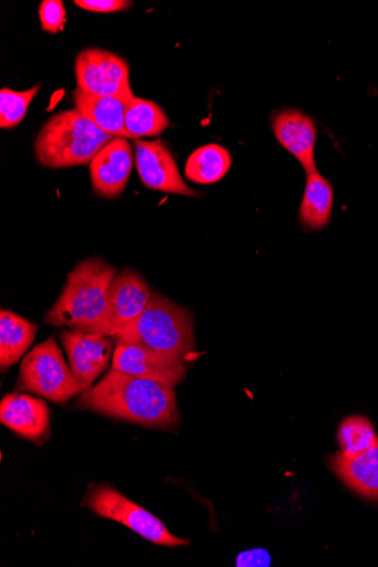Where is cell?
<instances>
[{"label":"cell","mask_w":378,"mask_h":567,"mask_svg":"<svg viewBox=\"0 0 378 567\" xmlns=\"http://www.w3.org/2000/svg\"><path fill=\"white\" fill-rule=\"evenodd\" d=\"M74 4L80 9L94 13H115L127 11L132 2L125 0H75Z\"/></svg>","instance_id":"obj_24"},{"label":"cell","mask_w":378,"mask_h":567,"mask_svg":"<svg viewBox=\"0 0 378 567\" xmlns=\"http://www.w3.org/2000/svg\"><path fill=\"white\" fill-rule=\"evenodd\" d=\"M75 73L78 87L89 94L125 101L134 97L129 64L111 51L98 48L83 50L76 59Z\"/></svg>","instance_id":"obj_7"},{"label":"cell","mask_w":378,"mask_h":567,"mask_svg":"<svg viewBox=\"0 0 378 567\" xmlns=\"http://www.w3.org/2000/svg\"><path fill=\"white\" fill-rule=\"evenodd\" d=\"M333 468L353 491L378 501V442L354 456L337 454L333 458Z\"/></svg>","instance_id":"obj_16"},{"label":"cell","mask_w":378,"mask_h":567,"mask_svg":"<svg viewBox=\"0 0 378 567\" xmlns=\"http://www.w3.org/2000/svg\"><path fill=\"white\" fill-rule=\"evenodd\" d=\"M132 168L131 144L125 137H115L96 154L90 164L94 192L104 198L120 196L129 183Z\"/></svg>","instance_id":"obj_11"},{"label":"cell","mask_w":378,"mask_h":567,"mask_svg":"<svg viewBox=\"0 0 378 567\" xmlns=\"http://www.w3.org/2000/svg\"><path fill=\"white\" fill-rule=\"evenodd\" d=\"M39 17L43 31L58 33L64 30L67 11L61 0H44L40 6Z\"/></svg>","instance_id":"obj_23"},{"label":"cell","mask_w":378,"mask_h":567,"mask_svg":"<svg viewBox=\"0 0 378 567\" xmlns=\"http://www.w3.org/2000/svg\"><path fill=\"white\" fill-rule=\"evenodd\" d=\"M0 422L21 437L41 444L50 432V411L41 399L11 393L0 403Z\"/></svg>","instance_id":"obj_12"},{"label":"cell","mask_w":378,"mask_h":567,"mask_svg":"<svg viewBox=\"0 0 378 567\" xmlns=\"http://www.w3.org/2000/svg\"><path fill=\"white\" fill-rule=\"evenodd\" d=\"M232 163V154L226 147L207 144L191 154L185 176L200 185L218 183L228 174Z\"/></svg>","instance_id":"obj_19"},{"label":"cell","mask_w":378,"mask_h":567,"mask_svg":"<svg viewBox=\"0 0 378 567\" xmlns=\"http://www.w3.org/2000/svg\"><path fill=\"white\" fill-rule=\"evenodd\" d=\"M75 379L86 389L110 365L115 347L112 336L85 333L75 330H64L60 334Z\"/></svg>","instance_id":"obj_9"},{"label":"cell","mask_w":378,"mask_h":567,"mask_svg":"<svg viewBox=\"0 0 378 567\" xmlns=\"http://www.w3.org/2000/svg\"><path fill=\"white\" fill-rule=\"evenodd\" d=\"M114 138L79 111H67L42 127L34 145L35 156L42 166L52 169L90 165Z\"/></svg>","instance_id":"obj_4"},{"label":"cell","mask_w":378,"mask_h":567,"mask_svg":"<svg viewBox=\"0 0 378 567\" xmlns=\"http://www.w3.org/2000/svg\"><path fill=\"white\" fill-rule=\"evenodd\" d=\"M170 120L155 102L134 96L125 112V127L134 140L155 136L170 127Z\"/></svg>","instance_id":"obj_20"},{"label":"cell","mask_w":378,"mask_h":567,"mask_svg":"<svg viewBox=\"0 0 378 567\" xmlns=\"http://www.w3.org/2000/svg\"><path fill=\"white\" fill-rule=\"evenodd\" d=\"M135 165L142 183L150 189L196 197L184 182L173 154L160 140L134 141Z\"/></svg>","instance_id":"obj_8"},{"label":"cell","mask_w":378,"mask_h":567,"mask_svg":"<svg viewBox=\"0 0 378 567\" xmlns=\"http://www.w3.org/2000/svg\"><path fill=\"white\" fill-rule=\"evenodd\" d=\"M113 369L174 388L184 381L187 373L186 363L126 343L116 344Z\"/></svg>","instance_id":"obj_10"},{"label":"cell","mask_w":378,"mask_h":567,"mask_svg":"<svg viewBox=\"0 0 378 567\" xmlns=\"http://www.w3.org/2000/svg\"><path fill=\"white\" fill-rule=\"evenodd\" d=\"M338 442L344 455L354 456L372 447L378 442V437L367 419L353 416L340 425Z\"/></svg>","instance_id":"obj_21"},{"label":"cell","mask_w":378,"mask_h":567,"mask_svg":"<svg viewBox=\"0 0 378 567\" xmlns=\"http://www.w3.org/2000/svg\"><path fill=\"white\" fill-rule=\"evenodd\" d=\"M279 144L302 164L307 174L317 172L315 145L317 131L313 120L300 111L284 110L273 116Z\"/></svg>","instance_id":"obj_14"},{"label":"cell","mask_w":378,"mask_h":567,"mask_svg":"<svg viewBox=\"0 0 378 567\" xmlns=\"http://www.w3.org/2000/svg\"><path fill=\"white\" fill-rule=\"evenodd\" d=\"M119 275L112 265L90 257L68 276L60 298L44 322L85 333L110 336L111 286Z\"/></svg>","instance_id":"obj_2"},{"label":"cell","mask_w":378,"mask_h":567,"mask_svg":"<svg viewBox=\"0 0 378 567\" xmlns=\"http://www.w3.org/2000/svg\"><path fill=\"white\" fill-rule=\"evenodd\" d=\"M273 558L265 549L256 548L243 551L236 559L237 567H267L272 565Z\"/></svg>","instance_id":"obj_25"},{"label":"cell","mask_w":378,"mask_h":567,"mask_svg":"<svg viewBox=\"0 0 378 567\" xmlns=\"http://www.w3.org/2000/svg\"><path fill=\"white\" fill-rule=\"evenodd\" d=\"M84 505L99 517L122 524L144 539L165 547H183L191 543L173 535L159 518L110 485L92 486Z\"/></svg>","instance_id":"obj_6"},{"label":"cell","mask_w":378,"mask_h":567,"mask_svg":"<svg viewBox=\"0 0 378 567\" xmlns=\"http://www.w3.org/2000/svg\"><path fill=\"white\" fill-rule=\"evenodd\" d=\"M72 99L75 110L106 134L134 140L125 127V112L130 101L92 95L79 87L73 92Z\"/></svg>","instance_id":"obj_15"},{"label":"cell","mask_w":378,"mask_h":567,"mask_svg":"<svg viewBox=\"0 0 378 567\" xmlns=\"http://www.w3.org/2000/svg\"><path fill=\"white\" fill-rule=\"evenodd\" d=\"M39 90L40 85L22 92L2 89L0 92V126L12 128L19 125L25 118L30 103Z\"/></svg>","instance_id":"obj_22"},{"label":"cell","mask_w":378,"mask_h":567,"mask_svg":"<svg viewBox=\"0 0 378 567\" xmlns=\"http://www.w3.org/2000/svg\"><path fill=\"white\" fill-rule=\"evenodd\" d=\"M335 194L331 183L318 172L307 174L299 223L307 231H320L331 221Z\"/></svg>","instance_id":"obj_17"},{"label":"cell","mask_w":378,"mask_h":567,"mask_svg":"<svg viewBox=\"0 0 378 567\" xmlns=\"http://www.w3.org/2000/svg\"><path fill=\"white\" fill-rule=\"evenodd\" d=\"M17 390L59 404L86 391L69 369L55 337L38 344L24 357Z\"/></svg>","instance_id":"obj_5"},{"label":"cell","mask_w":378,"mask_h":567,"mask_svg":"<svg viewBox=\"0 0 378 567\" xmlns=\"http://www.w3.org/2000/svg\"><path fill=\"white\" fill-rule=\"evenodd\" d=\"M38 326L2 309L0 313V369L7 373L34 341Z\"/></svg>","instance_id":"obj_18"},{"label":"cell","mask_w":378,"mask_h":567,"mask_svg":"<svg viewBox=\"0 0 378 567\" xmlns=\"http://www.w3.org/2000/svg\"><path fill=\"white\" fill-rule=\"evenodd\" d=\"M76 406L150 430H177L180 408L174 386L112 369L80 395Z\"/></svg>","instance_id":"obj_1"},{"label":"cell","mask_w":378,"mask_h":567,"mask_svg":"<svg viewBox=\"0 0 378 567\" xmlns=\"http://www.w3.org/2000/svg\"><path fill=\"white\" fill-rule=\"evenodd\" d=\"M152 297L145 279L135 270L118 275L111 286L110 336L120 333L140 317Z\"/></svg>","instance_id":"obj_13"},{"label":"cell","mask_w":378,"mask_h":567,"mask_svg":"<svg viewBox=\"0 0 378 567\" xmlns=\"http://www.w3.org/2000/svg\"><path fill=\"white\" fill-rule=\"evenodd\" d=\"M113 338L116 344H135L186 364L195 348L192 313L157 292H152L143 313Z\"/></svg>","instance_id":"obj_3"}]
</instances>
